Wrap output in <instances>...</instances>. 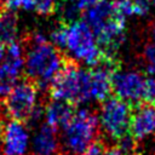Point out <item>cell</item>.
<instances>
[{"label":"cell","instance_id":"cell-1","mask_svg":"<svg viewBox=\"0 0 155 155\" xmlns=\"http://www.w3.org/2000/svg\"><path fill=\"white\" fill-rule=\"evenodd\" d=\"M24 75L35 81L38 87L47 88L62 65L64 52L47 41L39 33H28L22 38Z\"/></svg>","mask_w":155,"mask_h":155},{"label":"cell","instance_id":"cell-2","mask_svg":"<svg viewBox=\"0 0 155 155\" xmlns=\"http://www.w3.org/2000/svg\"><path fill=\"white\" fill-rule=\"evenodd\" d=\"M50 98L80 104L91 98L90 73L80 67L74 57L64 53L62 65L48 85Z\"/></svg>","mask_w":155,"mask_h":155},{"label":"cell","instance_id":"cell-3","mask_svg":"<svg viewBox=\"0 0 155 155\" xmlns=\"http://www.w3.org/2000/svg\"><path fill=\"white\" fill-rule=\"evenodd\" d=\"M101 133L97 115L88 109L76 110L62 127L59 151L63 155H80Z\"/></svg>","mask_w":155,"mask_h":155},{"label":"cell","instance_id":"cell-4","mask_svg":"<svg viewBox=\"0 0 155 155\" xmlns=\"http://www.w3.org/2000/svg\"><path fill=\"white\" fill-rule=\"evenodd\" d=\"M131 104L116 96H108L102 101L101 105V126L105 134L117 142L120 138L130 133Z\"/></svg>","mask_w":155,"mask_h":155},{"label":"cell","instance_id":"cell-5","mask_svg":"<svg viewBox=\"0 0 155 155\" xmlns=\"http://www.w3.org/2000/svg\"><path fill=\"white\" fill-rule=\"evenodd\" d=\"M65 47L75 59H84L88 67L93 65L101 54L93 31L86 22L80 19L67 25Z\"/></svg>","mask_w":155,"mask_h":155},{"label":"cell","instance_id":"cell-6","mask_svg":"<svg viewBox=\"0 0 155 155\" xmlns=\"http://www.w3.org/2000/svg\"><path fill=\"white\" fill-rule=\"evenodd\" d=\"M38 85L35 81L24 75V78L15 84L2 101L6 113L12 120L24 122L28 120L34 107L36 105Z\"/></svg>","mask_w":155,"mask_h":155},{"label":"cell","instance_id":"cell-7","mask_svg":"<svg viewBox=\"0 0 155 155\" xmlns=\"http://www.w3.org/2000/svg\"><path fill=\"white\" fill-rule=\"evenodd\" d=\"M23 68L21 44L13 41L5 46V56L0 61V103L17 82Z\"/></svg>","mask_w":155,"mask_h":155},{"label":"cell","instance_id":"cell-8","mask_svg":"<svg viewBox=\"0 0 155 155\" xmlns=\"http://www.w3.org/2000/svg\"><path fill=\"white\" fill-rule=\"evenodd\" d=\"M145 76L138 71H115L111 75V92L114 96L134 104L142 101Z\"/></svg>","mask_w":155,"mask_h":155},{"label":"cell","instance_id":"cell-9","mask_svg":"<svg viewBox=\"0 0 155 155\" xmlns=\"http://www.w3.org/2000/svg\"><path fill=\"white\" fill-rule=\"evenodd\" d=\"M130 134L140 140L155 132V105L147 102H137L131 104Z\"/></svg>","mask_w":155,"mask_h":155},{"label":"cell","instance_id":"cell-10","mask_svg":"<svg viewBox=\"0 0 155 155\" xmlns=\"http://www.w3.org/2000/svg\"><path fill=\"white\" fill-rule=\"evenodd\" d=\"M28 142V127L24 125V122L11 120L5 124L1 137L2 155H25Z\"/></svg>","mask_w":155,"mask_h":155},{"label":"cell","instance_id":"cell-11","mask_svg":"<svg viewBox=\"0 0 155 155\" xmlns=\"http://www.w3.org/2000/svg\"><path fill=\"white\" fill-rule=\"evenodd\" d=\"M76 111V105L62 99H50L44 105V115L46 124L58 131L69 122Z\"/></svg>","mask_w":155,"mask_h":155},{"label":"cell","instance_id":"cell-12","mask_svg":"<svg viewBox=\"0 0 155 155\" xmlns=\"http://www.w3.org/2000/svg\"><path fill=\"white\" fill-rule=\"evenodd\" d=\"M58 151L59 138L57 131L48 124H42L33 139L31 155H56Z\"/></svg>","mask_w":155,"mask_h":155},{"label":"cell","instance_id":"cell-13","mask_svg":"<svg viewBox=\"0 0 155 155\" xmlns=\"http://www.w3.org/2000/svg\"><path fill=\"white\" fill-rule=\"evenodd\" d=\"M113 16V6L109 0H101L96 5L82 11L81 17H84V22L88 24L93 34H96L102 25Z\"/></svg>","mask_w":155,"mask_h":155},{"label":"cell","instance_id":"cell-14","mask_svg":"<svg viewBox=\"0 0 155 155\" xmlns=\"http://www.w3.org/2000/svg\"><path fill=\"white\" fill-rule=\"evenodd\" d=\"M18 33V18L15 11L0 6V45L7 46L16 41Z\"/></svg>","mask_w":155,"mask_h":155},{"label":"cell","instance_id":"cell-15","mask_svg":"<svg viewBox=\"0 0 155 155\" xmlns=\"http://www.w3.org/2000/svg\"><path fill=\"white\" fill-rule=\"evenodd\" d=\"M113 12L120 17H128L134 15L133 0H113L111 1Z\"/></svg>","mask_w":155,"mask_h":155},{"label":"cell","instance_id":"cell-16","mask_svg":"<svg viewBox=\"0 0 155 155\" xmlns=\"http://www.w3.org/2000/svg\"><path fill=\"white\" fill-rule=\"evenodd\" d=\"M143 58L147 67V70L150 74H155V42L151 40H148L144 51H143Z\"/></svg>","mask_w":155,"mask_h":155},{"label":"cell","instance_id":"cell-17","mask_svg":"<svg viewBox=\"0 0 155 155\" xmlns=\"http://www.w3.org/2000/svg\"><path fill=\"white\" fill-rule=\"evenodd\" d=\"M36 12L41 16H52L58 10L57 0H35Z\"/></svg>","mask_w":155,"mask_h":155},{"label":"cell","instance_id":"cell-18","mask_svg":"<svg viewBox=\"0 0 155 155\" xmlns=\"http://www.w3.org/2000/svg\"><path fill=\"white\" fill-rule=\"evenodd\" d=\"M142 101L155 105V79L154 78L145 76L143 92H142Z\"/></svg>","mask_w":155,"mask_h":155},{"label":"cell","instance_id":"cell-19","mask_svg":"<svg viewBox=\"0 0 155 155\" xmlns=\"http://www.w3.org/2000/svg\"><path fill=\"white\" fill-rule=\"evenodd\" d=\"M0 6L12 11L21 7L24 10H31L35 7V0H1Z\"/></svg>","mask_w":155,"mask_h":155},{"label":"cell","instance_id":"cell-20","mask_svg":"<svg viewBox=\"0 0 155 155\" xmlns=\"http://www.w3.org/2000/svg\"><path fill=\"white\" fill-rule=\"evenodd\" d=\"M67 25L65 23L59 22V25L52 31L51 34V39L54 44V46H57L59 50L65 47V34H67Z\"/></svg>","mask_w":155,"mask_h":155},{"label":"cell","instance_id":"cell-21","mask_svg":"<svg viewBox=\"0 0 155 155\" xmlns=\"http://www.w3.org/2000/svg\"><path fill=\"white\" fill-rule=\"evenodd\" d=\"M134 15L137 16H145L150 7V0H133Z\"/></svg>","mask_w":155,"mask_h":155},{"label":"cell","instance_id":"cell-22","mask_svg":"<svg viewBox=\"0 0 155 155\" xmlns=\"http://www.w3.org/2000/svg\"><path fill=\"white\" fill-rule=\"evenodd\" d=\"M101 0H75V5L81 10V11H84V10H86V8H88V7H91V6H93V5H96L97 2H99Z\"/></svg>","mask_w":155,"mask_h":155},{"label":"cell","instance_id":"cell-23","mask_svg":"<svg viewBox=\"0 0 155 155\" xmlns=\"http://www.w3.org/2000/svg\"><path fill=\"white\" fill-rule=\"evenodd\" d=\"M103 155H125L119 147L116 145H111V147H107L105 150H104V154Z\"/></svg>","mask_w":155,"mask_h":155},{"label":"cell","instance_id":"cell-24","mask_svg":"<svg viewBox=\"0 0 155 155\" xmlns=\"http://www.w3.org/2000/svg\"><path fill=\"white\" fill-rule=\"evenodd\" d=\"M1 105L2 103H0V153H1V137H2V132H4V127H5V117L1 110Z\"/></svg>","mask_w":155,"mask_h":155},{"label":"cell","instance_id":"cell-25","mask_svg":"<svg viewBox=\"0 0 155 155\" xmlns=\"http://www.w3.org/2000/svg\"><path fill=\"white\" fill-rule=\"evenodd\" d=\"M148 31H149V40H151V41L155 42V21L149 24Z\"/></svg>","mask_w":155,"mask_h":155},{"label":"cell","instance_id":"cell-26","mask_svg":"<svg viewBox=\"0 0 155 155\" xmlns=\"http://www.w3.org/2000/svg\"><path fill=\"white\" fill-rule=\"evenodd\" d=\"M128 155H140L138 151H136V153H132V154H128Z\"/></svg>","mask_w":155,"mask_h":155}]
</instances>
